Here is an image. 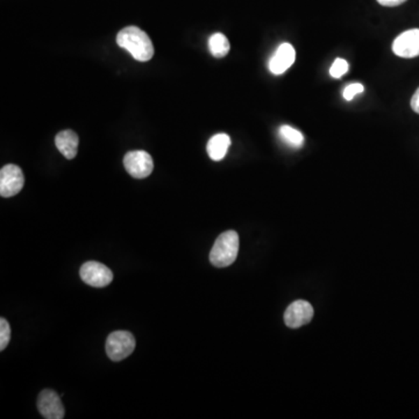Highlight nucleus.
<instances>
[{"instance_id":"obj_16","label":"nucleus","mask_w":419,"mask_h":419,"mask_svg":"<svg viewBox=\"0 0 419 419\" xmlns=\"http://www.w3.org/2000/svg\"><path fill=\"white\" fill-rule=\"evenodd\" d=\"M349 66L347 61L344 59H337V60L332 64L331 69H330V74L332 77L340 78L349 71Z\"/></svg>"},{"instance_id":"obj_5","label":"nucleus","mask_w":419,"mask_h":419,"mask_svg":"<svg viewBox=\"0 0 419 419\" xmlns=\"http://www.w3.org/2000/svg\"><path fill=\"white\" fill-rule=\"evenodd\" d=\"M25 184L24 173L20 167L6 165L0 170V195L10 198L18 195Z\"/></svg>"},{"instance_id":"obj_14","label":"nucleus","mask_w":419,"mask_h":419,"mask_svg":"<svg viewBox=\"0 0 419 419\" xmlns=\"http://www.w3.org/2000/svg\"><path fill=\"white\" fill-rule=\"evenodd\" d=\"M208 48H210V52H211L213 56L217 57V59H222V57H225L229 54L231 45H229V40L224 34L215 33L208 39Z\"/></svg>"},{"instance_id":"obj_17","label":"nucleus","mask_w":419,"mask_h":419,"mask_svg":"<svg viewBox=\"0 0 419 419\" xmlns=\"http://www.w3.org/2000/svg\"><path fill=\"white\" fill-rule=\"evenodd\" d=\"M363 84H360V83H353V84H349L346 86L345 90L342 92V95H344V98L349 102V100H352L356 95L363 93Z\"/></svg>"},{"instance_id":"obj_3","label":"nucleus","mask_w":419,"mask_h":419,"mask_svg":"<svg viewBox=\"0 0 419 419\" xmlns=\"http://www.w3.org/2000/svg\"><path fill=\"white\" fill-rule=\"evenodd\" d=\"M137 342L128 331L112 332L106 339V354L112 361H121L134 352Z\"/></svg>"},{"instance_id":"obj_18","label":"nucleus","mask_w":419,"mask_h":419,"mask_svg":"<svg viewBox=\"0 0 419 419\" xmlns=\"http://www.w3.org/2000/svg\"><path fill=\"white\" fill-rule=\"evenodd\" d=\"M406 0H377L379 4L382 6H387V8H395V6H399V5L405 3Z\"/></svg>"},{"instance_id":"obj_7","label":"nucleus","mask_w":419,"mask_h":419,"mask_svg":"<svg viewBox=\"0 0 419 419\" xmlns=\"http://www.w3.org/2000/svg\"><path fill=\"white\" fill-rule=\"evenodd\" d=\"M393 52L403 59L419 56V29H409L399 34L393 43Z\"/></svg>"},{"instance_id":"obj_13","label":"nucleus","mask_w":419,"mask_h":419,"mask_svg":"<svg viewBox=\"0 0 419 419\" xmlns=\"http://www.w3.org/2000/svg\"><path fill=\"white\" fill-rule=\"evenodd\" d=\"M278 135L286 145L290 146L293 148H300L304 145L303 134L294 127L283 125L278 130Z\"/></svg>"},{"instance_id":"obj_19","label":"nucleus","mask_w":419,"mask_h":419,"mask_svg":"<svg viewBox=\"0 0 419 419\" xmlns=\"http://www.w3.org/2000/svg\"><path fill=\"white\" fill-rule=\"evenodd\" d=\"M411 109L419 114V88L417 89V91L412 96Z\"/></svg>"},{"instance_id":"obj_11","label":"nucleus","mask_w":419,"mask_h":419,"mask_svg":"<svg viewBox=\"0 0 419 419\" xmlns=\"http://www.w3.org/2000/svg\"><path fill=\"white\" fill-rule=\"evenodd\" d=\"M78 144H79V139L74 130H62L55 137V145L57 149L68 160L75 159L77 155Z\"/></svg>"},{"instance_id":"obj_2","label":"nucleus","mask_w":419,"mask_h":419,"mask_svg":"<svg viewBox=\"0 0 419 419\" xmlns=\"http://www.w3.org/2000/svg\"><path fill=\"white\" fill-rule=\"evenodd\" d=\"M239 253V236L236 231H227L217 238L210 253V261L217 268L229 267Z\"/></svg>"},{"instance_id":"obj_10","label":"nucleus","mask_w":419,"mask_h":419,"mask_svg":"<svg viewBox=\"0 0 419 419\" xmlns=\"http://www.w3.org/2000/svg\"><path fill=\"white\" fill-rule=\"evenodd\" d=\"M296 60V50L290 43H282L269 60L271 74L282 75L289 69Z\"/></svg>"},{"instance_id":"obj_1","label":"nucleus","mask_w":419,"mask_h":419,"mask_svg":"<svg viewBox=\"0 0 419 419\" xmlns=\"http://www.w3.org/2000/svg\"><path fill=\"white\" fill-rule=\"evenodd\" d=\"M116 43L140 62H147L154 56V46L148 34L135 26L121 29L116 36Z\"/></svg>"},{"instance_id":"obj_15","label":"nucleus","mask_w":419,"mask_h":419,"mask_svg":"<svg viewBox=\"0 0 419 419\" xmlns=\"http://www.w3.org/2000/svg\"><path fill=\"white\" fill-rule=\"evenodd\" d=\"M11 339V328L5 318L0 319V351H4L8 347Z\"/></svg>"},{"instance_id":"obj_12","label":"nucleus","mask_w":419,"mask_h":419,"mask_svg":"<svg viewBox=\"0 0 419 419\" xmlns=\"http://www.w3.org/2000/svg\"><path fill=\"white\" fill-rule=\"evenodd\" d=\"M231 146V137L225 133L215 134L208 140V154L213 161H222Z\"/></svg>"},{"instance_id":"obj_4","label":"nucleus","mask_w":419,"mask_h":419,"mask_svg":"<svg viewBox=\"0 0 419 419\" xmlns=\"http://www.w3.org/2000/svg\"><path fill=\"white\" fill-rule=\"evenodd\" d=\"M123 166L130 176L142 180L152 174L154 161L145 151H132L123 158Z\"/></svg>"},{"instance_id":"obj_6","label":"nucleus","mask_w":419,"mask_h":419,"mask_svg":"<svg viewBox=\"0 0 419 419\" xmlns=\"http://www.w3.org/2000/svg\"><path fill=\"white\" fill-rule=\"evenodd\" d=\"M79 275L83 282L95 288H104L113 281V273L105 264L89 261L82 266Z\"/></svg>"},{"instance_id":"obj_8","label":"nucleus","mask_w":419,"mask_h":419,"mask_svg":"<svg viewBox=\"0 0 419 419\" xmlns=\"http://www.w3.org/2000/svg\"><path fill=\"white\" fill-rule=\"evenodd\" d=\"M314 307L307 300H296L290 304L284 314V321L290 328H298L310 323L314 318Z\"/></svg>"},{"instance_id":"obj_9","label":"nucleus","mask_w":419,"mask_h":419,"mask_svg":"<svg viewBox=\"0 0 419 419\" xmlns=\"http://www.w3.org/2000/svg\"><path fill=\"white\" fill-rule=\"evenodd\" d=\"M38 409L46 419H62L64 418V406L61 402V398L55 391H41L38 398Z\"/></svg>"}]
</instances>
